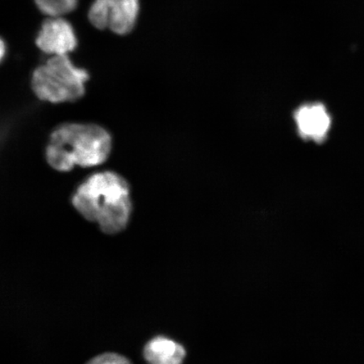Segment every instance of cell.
Returning <instances> with one entry per match:
<instances>
[{
    "label": "cell",
    "mask_w": 364,
    "mask_h": 364,
    "mask_svg": "<svg viewBox=\"0 0 364 364\" xmlns=\"http://www.w3.org/2000/svg\"><path fill=\"white\" fill-rule=\"evenodd\" d=\"M72 204L105 234L119 233L126 229L132 213L129 183L116 172L95 173L77 188Z\"/></svg>",
    "instance_id": "1"
},
{
    "label": "cell",
    "mask_w": 364,
    "mask_h": 364,
    "mask_svg": "<svg viewBox=\"0 0 364 364\" xmlns=\"http://www.w3.org/2000/svg\"><path fill=\"white\" fill-rule=\"evenodd\" d=\"M112 145L110 134L101 126L67 124L53 132L46 156L53 169L68 172L76 166L102 165L110 156Z\"/></svg>",
    "instance_id": "2"
},
{
    "label": "cell",
    "mask_w": 364,
    "mask_h": 364,
    "mask_svg": "<svg viewBox=\"0 0 364 364\" xmlns=\"http://www.w3.org/2000/svg\"><path fill=\"white\" fill-rule=\"evenodd\" d=\"M88 80V72L73 65L68 55L52 56L34 71L31 88L41 101L75 102L85 95Z\"/></svg>",
    "instance_id": "3"
},
{
    "label": "cell",
    "mask_w": 364,
    "mask_h": 364,
    "mask_svg": "<svg viewBox=\"0 0 364 364\" xmlns=\"http://www.w3.org/2000/svg\"><path fill=\"white\" fill-rule=\"evenodd\" d=\"M36 43L48 55H68L76 48L77 38L70 22L63 17H49L43 22Z\"/></svg>",
    "instance_id": "4"
},
{
    "label": "cell",
    "mask_w": 364,
    "mask_h": 364,
    "mask_svg": "<svg viewBox=\"0 0 364 364\" xmlns=\"http://www.w3.org/2000/svg\"><path fill=\"white\" fill-rule=\"evenodd\" d=\"M298 133L304 140L317 144L325 142L331 127V117L325 105L304 104L294 113Z\"/></svg>",
    "instance_id": "5"
},
{
    "label": "cell",
    "mask_w": 364,
    "mask_h": 364,
    "mask_svg": "<svg viewBox=\"0 0 364 364\" xmlns=\"http://www.w3.org/2000/svg\"><path fill=\"white\" fill-rule=\"evenodd\" d=\"M186 356L183 346L163 336L150 340L144 349L148 364H182Z\"/></svg>",
    "instance_id": "6"
},
{
    "label": "cell",
    "mask_w": 364,
    "mask_h": 364,
    "mask_svg": "<svg viewBox=\"0 0 364 364\" xmlns=\"http://www.w3.org/2000/svg\"><path fill=\"white\" fill-rule=\"evenodd\" d=\"M139 0H107L108 29L118 35L129 34L139 16Z\"/></svg>",
    "instance_id": "7"
},
{
    "label": "cell",
    "mask_w": 364,
    "mask_h": 364,
    "mask_svg": "<svg viewBox=\"0 0 364 364\" xmlns=\"http://www.w3.org/2000/svg\"><path fill=\"white\" fill-rule=\"evenodd\" d=\"M39 11L48 17H63L75 11L78 0H35Z\"/></svg>",
    "instance_id": "8"
},
{
    "label": "cell",
    "mask_w": 364,
    "mask_h": 364,
    "mask_svg": "<svg viewBox=\"0 0 364 364\" xmlns=\"http://www.w3.org/2000/svg\"><path fill=\"white\" fill-rule=\"evenodd\" d=\"M88 17L95 28L108 29L107 0H95L90 8Z\"/></svg>",
    "instance_id": "9"
},
{
    "label": "cell",
    "mask_w": 364,
    "mask_h": 364,
    "mask_svg": "<svg viewBox=\"0 0 364 364\" xmlns=\"http://www.w3.org/2000/svg\"><path fill=\"white\" fill-rule=\"evenodd\" d=\"M87 364H132L127 358L117 353H104L91 359Z\"/></svg>",
    "instance_id": "10"
},
{
    "label": "cell",
    "mask_w": 364,
    "mask_h": 364,
    "mask_svg": "<svg viewBox=\"0 0 364 364\" xmlns=\"http://www.w3.org/2000/svg\"><path fill=\"white\" fill-rule=\"evenodd\" d=\"M6 44H4V41L0 39V62L2 61L4 55H6Z\"/></svg>",
    "instance_id": "11"
}]
</instances>
